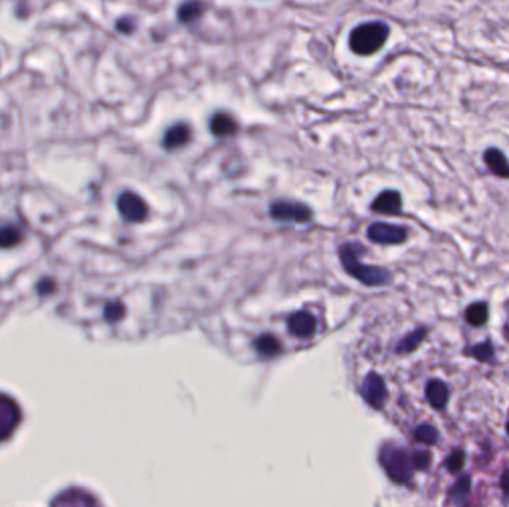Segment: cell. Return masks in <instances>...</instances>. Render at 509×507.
I'll return each mask as SVG.
<instances>
[{"instance_id": "10", "label": "cell", "mask_w": 509, "mask_h": 507, "mask_svg": "<svg viewBox=\"0 0 509 507\" xmlns=\"http://www.w3.org/2000/svg\"><path fill=\"white\" fill-rule=\"evenodd\" d=\"M191 133L192 131L188 124H183V122L174 124L173 127H170L166 131L164 142H163L164 147L167 150H176V149L183 147L191 140Z\"/></svg>"}, {"instance_id": "25", "label": "cell", "mask_w": 509, "mask_h": 507, "mask_svg": "<svg viewBox=\"0 0 509 507\" xmlns=\"http://www.w3.org/2000/svg\"><path fill=\"white\" fill-rule=\"evenodd\" d=\"M465 466V453L463 451H455L451 455H448V458L446 459V467L448 468V472L456 473L460 472L461 468Z\"/></svg>"}, {"instance_id": "8", "label": "cell", "mask_w": 509, "mask_h": 507, "mask_svg": "<svg viewBox=\"0 0 509 507\" xmlns=\"http://www.w3.org/2000/svg\"><path fill=\"white\" fill-rule=\"evenodd\" d=\"M368 238L377 244H401L407 240V229L398 225L377 222L368 228Z\"/></svg>"}, {"instance_id": "20", "label": "cell", "mask_w": 509, "mask_h": 507, "mask_svg": "<svg viewBox=\"0 0 509 507\" xmlns=\"http://www.w3.org/2000/svg\"><path fill=\"white\" fill-rule=\"evenodd\" d=\"M21 241V231L12 225H5L0 228V247H14Z\"/></svg>"}, {"instance_id": "11", "label": "cell", "mask_w": 509, "mask_h": 507, "mask_svg": "<svg viewBox=\"0 0 509 507\" xmlns=\"http://www.w3.org/2000/svg\"><path fill=\"white\" fill-rule=\"evenodd\" d=\"M372 210L383 214H399L402 210L401 194L396 191L381 192L372 203Z\"/></svg>"}, {"instance_id": "1", "label": "cell", "mask_w": 509, "mask_h": 507, "mask_svg": "<svg viewBox=\"0 0 509 507\" xmlns=\"http://www.w3.org/2000/svg\"><path fill=\"white\" fill-rule=\"evenodd\" d=\"M361 253H362V249L357 246V244H344L341 250H339L341 264L348 274L355 277L356 280H359L361 283L366 286L388 284L392 278L390 272L386 268L361 264L359 259H357Z\"/></svg>"}, {"instance_id": "9", "label": "cell", "mask_w": 509, "mask_h": 507, "mask_svg": "<svg viewBox=\"0 0 509 507\" xmlns=\"http://www.w3.org/2000/svg\"><path fill=\"white\" fill-rule=\"evenodd\" d=\"M288 327L289 332L294 336L301 338V340H308V338L316 333L317 323L313 314L307 311H298L289 317Z\"/></svg>"}, {"instance_id": "2", "label": "cell", "mask_w": 509, "mask_h": 507, "mask_svg": "<svg viewBox=\"0 0 509 507\" xmlns=\"http://www.w3.org/2000/svg\"><path fill=\"white\" fill-rule=\"evenodd\" d=\"M389 25L381 21H371L357 25L350 33V50L357 55H371L383 48L389 37Z\"/></svg>"}, {"instance_id": "28", "label": "cell", "mask_w": 509, "mask_h": 507, "mask_svg": "<svg viewBox=\"0 0 509 507\" xmlns=\"http://www.w3.org/2000/svg\"><path fill=\"white\" fill-rule=\"evenodd\" d=\"M506 431H508V436H509V421H508V424H506Z\"/></svg>"}, {"instance_id": "24", "label": "cell", "mask_w": 509, "mask_h": 507, "mask_svg": "<svg viewBox=\"0 0 509 507\" xmlns=\"http://www.w3.org/2000/svg\"><path fill=\"white\" fill-rule=\"evenodd\" d=\"M412 464L414 470H428L432 464V454L426 449L416 451L412 453Z\"/></svg>"}, {"instance_id": "6", "label": "cell", "mask_w": 509, "mask_h": 507, "mask_svg": "<svg viewBox=\"0 0 509 507\" xmlns=\"http://www.w3.org/2000/svg\"><path fill=\"white\" fill-rule=\"evenodd\" d=\"M21 420V412L14 399L0 394V442L12 435Z\"/></svg>"}, {"instance_id": "27", "label": "cell", "mask_w": 509, "mask_h": 507, "mask_svg": "<svg viewBox=\"0 0 509 507\" xmlns=\"http://www.w3.org/2000/svg\"><path fill=\"white\" fill-rule=\"evenodd\" d=\"M501 488L506 495H509V470H505L501 477Z\"/></svg>"}, {"instance_id": "16", "label": "cell", "mask_w": 509, "mask_h": 507, "mask_svg": "<svg viewBox=\"0 0 509 507\" xmlns=\"http://www.w3.org/2000/svg\"><path fill=\"white\" fill-rule=\"evenodd\" d=\"M426 335H428L426 327H417L416 331H412L411 333H408L403 338V340L399 342V345L396 346V351H398L399 354L412 353L414 350L419 349V345L423 342Z\"/></svg>"}, {"instance_id": "18", "label": "cell", "mask_w": 509, "mask_h": 507, "mask_svg": "<svg viewBox=\"0 0 509 507\" xmlns=\"http://www.w3.org/2000/svg\"><path fill=\"white\" fill-rule=\"evenodd\" d=\"M465 318L466 322L470 326H484L488 320V307L484 302H475L470 304L466 311H465Z\"/></svg>"}, {"instance_id": "22", "label": "cell", "mask_w": 509, "mask_h": 507, "mask_svg": "<svg viewBox=\"0 0 509 507\" xmlns=\"http://www.w3.org/2000/svg\"><path fill=\"white\" fill-rule=\"evenodd\" d=\"M414 437H416L417 442L424 444V445H435L438 442L439 433L438 430L430 426V424H421L414 431Z\"/></svg>"}, {"instance_id": "23", "label": "cell", "mask_w": 509, "mask_h": 507, "mask_svg": "<svg viewBox=\"0 0 509 507\" xmlns=\"http://www.w3.org/2000/svg\"><path fill=\"white\" fill-rule=\"evenodd\" d=\"M126 314V307L122 305L118 300L115 302H109L105 308V320L109 323H117L119 322Z\"/></svg>"}, {"instance_id": "3", "label": "cell", "mask_w": 509, "mask_h": 507, "mask_svg": "<svg viewBox=\"0 0 509 507\" xmlns=\"http://www.w3.org/2000/svg\"><path fill=\"white\" fill-rule=\"evenodd\" d=\"M380 463L386 473L396 484H408L412 477V454L393 444L384 445L380 451Z\"/></svg>"}, {"instance_id": "4", "label": "cell", "mask_w": 509, "mask_h": 507, "mask_svg": "<svg viewBox=\"0 0 509 507\" xmlns=\"http://www.w3.org/2000/svg\"><path fill=\"white\" fill-rule=\"evenodd\" d=\"M270 214L272 219L280 222L304 223L311 219V210L306 204L294 201H276L271 204Z\"/></svg>"}, {"instance_id": "5", "label": "cell", "mask_w": 509, "mask_h": 507, "mask_svg": "<svg viewBox=\"0 0 509 507\" xmlns=\"http://www.w3.org/2000/svg\"><path fill=\"white\" fill-rule=\"evenodd\" d=\"M361 394L370 406L375 409L383 408L386 399H388V389H386L384 380L375 372L368 373L361 386Z\"/></svg>"}, {"instance_id": "14", "label": "cell", "mask_w": 509, "mask_h": 507, "mask_svg": "<svg viewBox=\"0 0 509 507\" xmlns=\"http://www.w3.org/2000/svg\"><path fill=\"white\" fill-rule=\"evenodd\" d=\"M484 161L490 168V172L499 177H502V179H509V163L506 161L502 150L495 147L486 150Z\"/></svg>"}, {"instance_id": "21", "label": "cell", "mask_w": 509, "mask_h": 507, "mask_svg": "<svg viewBox=\"0 0 509 507\" xmlns=\"http://www.w3.org/2000/svg\"><path fill=\"white\" fill-rule=\"evenodd\" d=\"M466 354L472 355V358H475L478 362H490L495 355L493 344L487 340V341L481 342L478 345L470 346V349L466 350Z\"/></svg>"}, {"instance_id": "13", "label": "cell", "mask_w": 509, "mask_h": 507, "mask_svg": "<svg viewBox=\"0 0 509 507\" xmlns=\"http://www.w3.org/2000/svg\"><path fill=\"white\" fill-rule=\"evenodd\" d=\"M237 130H239L237 121H235L231 115L225 114V112H218V114L213 115V118L210 119V131L216 137L232 136Z\"/></svg>"}, {"instance_id": "7", "label": "cell", "mask_w": 509, "mask_h": 507, "mask_svg": "<svg viewBox=\"0 0 509 507\" xmlns=\"http://www.w3.org/2000/svg\"><path fill=\"white\" fill-rule=\"evenodd\" d=\"M118 210L130 222H141L148 216V205L134 192H122L118 198Z\"/></svg>"}, {"instance_id": "19", "label": "cell", "mask_w": 509, "mask_h": 507, "mask_svg": "<svg viewBox=\"0 0 509 507\" xmlns=\"http://www.w3.org/2000/svg\"><path fill=\"white\" fill-rule=\"evenodd\" d=\"M469 493H470V476H461L460 479H457L456 484L451 486V490L448 493L450 501L455 504H461L466 500Z\"/></svg>"}, {"instance_id": "12", "label": "cell", "mask_w": 509, "mask_h": 507, "mask_svg": "<svg viewBox=\"0 0 509 507\" xmlns=\"http://www.w3.org/2000/svg\"><path fill=\"white\" fill-rule=\"evenodd\" d=\"M426 399L432 408L442 411L450 400L448 386L441 380H430L426 386Z\"/></svg>"}, {"instance_id": "15", "label": "cell", "mask_w": 509, "mask_h": 507, "mask_svg": "<svg viewBox=\"0 0 509 507\" xmlns=\"http://www.w3.org/2000/svg\"><path fill=\"white\" fill-rule=\"evenodd\" d=\"M206 11V5L203 0H186L185 3L181 5L177 11V18L181 23L191 24L197 21Z\"/></svg>"}, {"instance_id": "26", "label": "cell", "mask_w": 509, "mask_h": 507, "mask_svg": "<svg viewBox=\"0 0 509 507\" xmlns=\"http://www.w3.org/2000/svg\"><path fill=\"white\" fill-rule=\"evenodd\" d=\"M134 21H133V18H130V17H124V18H121V20L117 23V29L121 32V33H126V34H128V33H131V32H133L134 30Z\"/></svg>"}, {"instance_id": "17", "label": "cell", "mask_w": 509, "mask_h": 507, "mask_svg": "<svg viewBox=\"0 0 509 507\" xmlns=\"http://www.w3.org/2000/svg\"><path fill=\"white\" fill-rule=\"evenodd\" d=\"M254 346H257L258 353L261 355H266V358H272V355H277L281 351V345L279 340L270 333H263L258 336L257 341H254Z\"/></svg>"}]
</instances>
